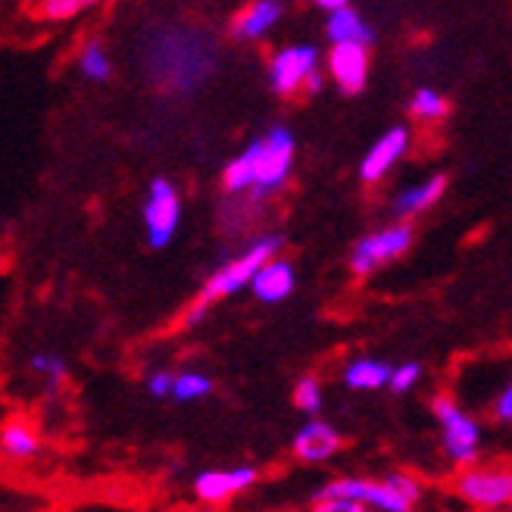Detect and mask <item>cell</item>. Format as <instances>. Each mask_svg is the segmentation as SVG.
Here are the masks:
<instances>
[{"instance_id":"obj_1","label":"cell","mask_w":512,"mask_h":512,"mask_svg":"<svg viewBox=\"0 0 512 512\" xmlns=\"http://www.w3.org/2000/svg\"><path fill=\"white\" fill-rule=\"evenodd\" d=\"M281 235L275 232H260V235H253L232 260H225L207 281H203V288L200 294L191 300V306L182 313V325L185 328H197L203 319L210 316V306H216L219 300L225 297H235L241 291H250L253 285V278L256 272H260L272 256L281 253Z\"/></svg>"},{"instance_id":"obj_2","label":"cell","mask_w":512,"mask_h":512,"mask_svg":"<svg viewBox=\"0 0 512 512\" xmlns=\"http://www.w3.org/2000/svg\"><path fill=\"white\" fill-rule=\"evenodd\" d=\"M322 494L366 503L372 512H419L428 497V484L409 469H391L384 475H341L331 478Z\"/></svg>"},{"instance_id":"obj_3","label":"cell","mask_w":512,"mask_h":512,"mask_svg":"<svg viewBox=\"0 0 512 512\" xmlns=\"http://www.w3.org/2000/svg\"><path fill=\"white\" fill-rule=\"evenodd\" d=\"M447 494L469 512H509L512 509V463L509 459H478L453 469Z\"/></svg>"},{"instance_id":"obj_4","label":"cell","mask_w":512,"mask_h":512,"mask_svg":"<svg viewBox=\"0 0 512 512\" xmlns=\"http://www.w3.org/2000/svg\"><path fill=\"white\" fill-rule=\"evenodd\" d=\"M431 416L438 422L441 434V453L453 469L472 466L484 456V428L481 422L459 403L453 394H434L431 397Z\"/></svg>"},{"instance_id":"obj_5","label":"cell","mask_w":512,"mask_h":512,"mask_svg":"<svg viewBox=\"0 0 512 512\" xmlns=\"http://www.w3.org/2000/svg\"><path fill=\"white\" fill-rule=\"evenodd\" d=\"M319 47L310 41H297L278 47L266 63V79L269 88L278 97H297V94H319L328 72L322 69Z\"/></svg>"},{"instance_id":"obj_6","label":"cell","mask_w":512,"mask_h":512,"mask_svg":"<svg viewBox=\"0 0 512 512\" xmlns=\"http://www.w3.org/2000/svg\"><path fill=\"white\" fill-rule=\"evenodd\" d=\"M253 147H256V182L250 200L263 203L285 191L297 160V138L288 125H272L269 132L253 138Z\"/></svg>"},{"instance_id":"obj_7","label":"cell","mask_w":512,"mask_h":512,"mask_svg":"<svg viewBox=\"0 0 512 512\" xmlns=\"http://www.w3.org/2000/svg\"><path fill=\"white\" fill-rule=\"evenodd\" d=\"M413 238H416L413 222H400V219H394V222H388V225L375 228V232L363 235L360 241L353 244L350 260H347V263H350V272H353L356 278H369V275H375L378 269L391 266V263L400 260V256H406L409 247H413Z\"/></svg>"},{"instance_id":"obj_8","label":"cell","mask_w":512,"mask_h":512,"mask_svg":"<svg viewBox=\"0 0 512 512\" xmlns=\"http://www.w3.org/2000/svg\"><path fill=\"white\" fill-rule=\"evenodd\" d=\"M141 222L144 238L153 250H163L175 241L178 225H182V194H178L175 182H169L166 175H157L147 185L141 203Z\"/></svg>"},{"instance_id":"obj_9","label":"cell","mask_w":512,"mask_h":512,"mask_svg":"<svg viewBox=\"0 0 512 512\" xmlns=\"http://www.w3.org/2000/svg\"><path fill=\"white\" fill-rule=\"evenodd\" d=\"M256 481H260V472L253 466L203 469L191 478V497L207 509H222L244 497L247 491H253Z\"/></svg>"},{"instance_id":"obj_10","label":"cell","mask_w":512,"mask_h":512,"mask_svg":"<svg viewBox=\"0 0 512 512\" xmlns=\"http://www.w3.org/2000/svg\"><path fill=\"white\" fill-rule=\"evenodd\" d=\"M341 450H344V434L322 416H310L291 438V453L303 466H325Z\"/></svg>"},{"instance_id":"obj_11","label":"cell","mask_w":512,"mask_h":512,"mask_svg":"<svg viewBox=\"0 0 512 512\" xmlns=\"http://www.w3.org/2000/svg\"><path fill=\"white\" fill-rule=\"evenodd\" d=\"M409 144H413V135H409L406 125H391L388 132L378 135L360 160V182L363 185L384 182L409 153Z\"/></svg>"},{"instance_id":"obj_12","label":"cell","mask_w":512,"mask_h":512,"mask_svg":"<svg viewBox=\"0 0 512 512\" xmlns=\"http://www.w3.org/2000/svg\"><path fill=\"white\" fill-rule=\"evenodd\" d=\"M328 82L344 97L360 94L369 82V47L366 44H331L325 57Z\"/></svg>"},{"instance_id":"obj_13","label":"cell","mask_w":512,"mask_h":512,"mask_svg":"<svg viewBox=\"0 0 512 512\" xmlns=\"http://www.w3.org/2000/svg\"><path fill=\"white\" fill-rule=\"evenodd\" d=\"M444 194H447V175L434 172V175L422 178V182L400 188L394 194L391 213L400 222H416L419 216H425V213H431L434 207H438V203L444 200Z\"/></svg>"},{"instance_id":"obj_14","label":"cell","mask_w":512,"mask_h":512,"mask_svg":"<svg viewBox=\"0 0 512 512\" xmlns=\"http://www.w3.org/2000/svg\"><path fill=\"white\" fill-rule=\"evenodd\" d=\"M0 453L7 463L25 466L41 453V431L29 416H7L0 425Z\"/></svg>"},{"instance_id":"obj_15","label":"cell","mask_w":512,"mask_h":512,"mask_svg":"<svg viewBox=\"0 0 512 512\" xmlns=\"http://www.w3.org/2000/svg\"><path fill=\"white\" fill-rule=\"evenodd\" d=\"M281 16H285V4H281V0H250L244 10L235 13L232 35L238 41H247V44L263 41L281 22Z\"/></svg>"},{"instance_id":"obj_16","label":"cell","mask_w":512,"mask_h":512,"mask_svg":"<svg viewBox=\"0 0 512 512\" xmlns=\"http://www.w3.org/2000/svg\"><path fill=\"white\" fill-rule=\"evenodd\" d=\"M294 288H297V269L291 260H285V256L278 253L260 272H256L250 294L260 303H281L294 294Z\"/></svg>"},{"instance_id":"obj_17","label":"cell","mask_w":512,"mask_h":512,"mask_svg":"<svg viewBox=\"0 0 512 512\" xmlns=\"http://www.w3.org/2000/svg\"><path fill=\"white\" fill-rule=\"evenodd\" d=\"M388 378H391V366L378 360V356H353L341 372V381L347 388L360 391V394L384 391L388 388Z\"/></svg>"},{"instance_id":"obj_18","label":"cell","mask_w":512,"mask_h":512,"mask_svg":"<svg viewBox=\"0 0 512 512\" xmlns=\"http://www.w3.org/2000/svg\"><path fill=\"white\" fill-rule=\"evenodd\" d=\"M325 38H328V44H366V47H372L375 32H372V25L366 22L363 13H356L353 7H344V10L328 13Z\"/></svg>"},{"instance_id":"obj_19","label":"cell","mask_w":512,"mask_h":512,"mask_svg":"<svg viewBox=\"0 0 512 512\" xmlns=\"http://www.w3.org/2000/svg\"><path fill=\"white\" fill-rule=\"evenodd\" d=\"M75 69H79V75L85 82H94V85L110 82L113 79V57L104 47V41H97V38L82 41L79 54H75Z\"/></svg>"},{"instance_id":"obj_20","label":"cell","mask_w":512,"mask_h":512,"mask_svg":"<svg viewBox=\"0 0 512 512\" xmlns=\"http://www.w3.org/2000/svg\"><path fill=\"white\" fill-rule=\"evenodd\" d=\"M409 116L422 125H438L450 116V100L438 88H416L409 97Z\"/></svg>"},{"instance_id":"obj_21","label":"cell","mask_w":512,"mask_h":512,"mask_svg":"<svg viewBox=\"0 0 512 512\" xmlns=\"http://www.w3.org/2000/svg\"><path fill=\"white\" fill-rule=\"evenodd\" d=\"M29 372L44 384V391H60L63 381H66V360L60 353H50V350H38L29 356Z\"/></svg>"},{"instance_id":"obj_22","label":"cell","mask_w":512,"mask_h":512,"mask_svg":"<svg viewBox=\"0 0 512 512\" xmlns=\"http://www.w3.org/2000/svg\"><path fill=\"white\" fill-rule=\"evenodd\" d=\"M213 394V378L200 369H182L175 372V391H172V400L178 403H200Z\"/></svg>"},{"instance_id":"obj_23","label":"cell","mask_w":512,"mask_h":512,"mask_svg":"<svg viewBox=\"0 0 512 512\" xmlns=\"http://www.w3.org/2000/svg\"><path fill=\"white\" fill-rule=\"evenodd\" d=\"M291 400L300 413L310 419V416H319L322 406H325V384L316 378V375H300L294 381V391H291Z\"/></svg>"},{"instance_id":"obj_24","label":"cell","mask_w":512,"mask_h":512,"mask_svg":"<svg viewBox=\"0 0 512 512\" xmlns=\"http://www.w3.org/2000/svg\"><path fill=\"white\" fill-rule=\"evenodd\" d=\"M100 0H41L38 4V13L41 19H50V22H66V19H75L88 10H94Z\"/></svg>"},{"instance_id":"obj_25","label":"cell","mask_w":512,"mask_h":512,"mask_svg":"<svg viewBox=\"0 0 512 512\" xmlns=\"http://www.w3.org/2000/svg\"><path fill=\"white\" fill-rule=\"evenodd\" d=\"M422 381V366L419 363H397L391 366V378H388V391L391 394H409L416 391Z\"/></svg>"},{"instance_id":"obj_26","label":"cell","mask_w":512,"mask_h":512,"mask_svg":"<svg viewBox=\"0 0 512 512\" xmlns=\"http://www.w3.org/2000/svg\"><path fill=\"white\" fill-rule=\"evenodd\" d=\"M306 512H372V509L366 503H356V500H347V497L319 494Z\"/></svg>"},{"instance_id":"obj_27","label":"cell","mask_w":512,"mask_h":512,"mask_svg":"<svg viewBox=\"0 0 512 512\" xmlns=\"http://www.w3.org/2000/svg\"><path fill=\"white\" fill-rule=\"evenodd\" d=\"M172 391H175V372H169V369H153L147 375V394L150 397L166 400V397H172Z\"/></svg>"},{"instance_id":"obj_28","label":"cell","mask_w":512,"mask_h":512,"mask_svg":"<svg viewBox=\"0 0 512 512\" xmlns=\"http://www.w3.org/2000/svg\"><path fill=\"white\" fill-rule=\"evenodd\" d=\"M491 416H494V422L512 428V378L503 384L500 394L494 397V403H491Z\"/></svg>"},{"instance_id":"obj_29","label":"cell","mask_w":512,"mask_h":512,"mask_svg":"<svg viewBox=\"0 0 512 512\" xmlns=\"http://www.w3.org/2000/svg\"><path fill=\"white\" fill-rule=\"evenodd\" d=\"M313 4H316L319 10H325V13H335V10L350 7V0H313Z\"/></svg>"},{"instance_id":"obj_30","label":"cell","mask_w":512,"mask_h":512,"mask_svg":"<svg viewBox=\"0 0 512 512\" xmlns=\"http://www.w3.org/2000/svg\"><path fill=\"white\" fill-rule=\"evenodd\" d=\"M463 512H469V509H463Z\"/></svg>"},{"instance_id":"obj_31","label":"cell","mask_w":512,"mask_h":512,"mask_svg":"<svg viewBox=\"0 0 512 512\" xmlns=\"http://www.w3.org/2000/svg\"><path fill=\"white\" fill-rule=\"evenodd\" d=\"M509 512H512V509H509Z\"/></svg>"}]
</instances>
